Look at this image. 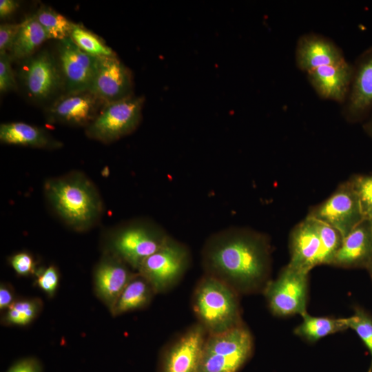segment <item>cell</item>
Returning <instances> with one entry per match:
<instances>
[{
    "mask_svg": "<svg viewBox=\"0 0 372 372\" xmlns=\"http://www.w3.org/2000/svg\"><path fill=\"white\" fill-rule=\"evenodd\" d=\"M369 268L371 273L372 275V264L369 267Z\"/></svg>",
    "mask_w": 372,
    "mask_h": 372,
    "instance_id": "cell-39",
    "label": "cell"
},
{
    "mask_svg": "<svg viewBox=\"0 0 372 372\" xmlns=\"http://www.w3.org/2000/svg\"><path fill=\"white\" fill-rule=\"evenodd\" d=\"M106 103L90 90L65 92L50 105L47 118L51 123L87 127Z\"/></svg>",
    "mask_w": 372,
    "mask_h": 372,
    "instance_id": "cell-12",
    "label": "cell"
},
{
    "mask_svg": "<svg viewBox=\"0 0 372 372\" xmlns=\"http://www.w3.org/2000/svg\"><path fill=\"white\" fill-rule=\"evenodd\" d=\"M43 192L53 212L74 231L91 229L102 217L103 203L99 192L81 172L73 171L48 179Z\"/></svg>",
    "mask_w": 372,
    "mask_h": 372,
    "instance_id": "cell-2",
    "label": "cell"
},
{
    "mask_svg": "<svg viewBox=\"0 0 372 372\" xmlns=\"http://www.w3.org/2000/svg\"><path fill=\"white\" fill-rule=\"evenodd\" d=\"M370 221H371V224H372V220H371Z\"/></svg>",
    "mask_w": 372,
    "mask_h": 372,
    "instance_id": "cell-41",
    "label": "cell"
},
{
    "mask_svg": "<svg viewBox=\"0 0 372 372\" xmlns=\"http://www.w3.org/2000/svg\"><path fill=\"white\" fill-rule=\"evenodd\" d=\"M131 70L116 56H99L90 90L106 103L118 101L133 94Z\"/></svg>",
    "mask_w": 372,
    "mask_h": 372,
    "instance_id": "cell-13",
    "label": "cell"
},
{
    "mask_svg": "<svg viewBox=\"0 0 372 372\" xmlns=\"http://www.w3.org/2000/svg\"><path fill=\"white\" fill-rule=\"evenodd\" d=\"M131 268L115 256L106 253L94 273L96 296L112 311L121 293L134 276Z\"/></svg>",
    "mask_w": 372,
    "mask_h": 372,
    "instance_id": "cell-15",
    "label": "cell"
},
{
    "mask_svg": "<svg viewBox=\"0 0 372 372\" xmlns=\"http://www.w3.org/2000/svg\"><path fill=\"white\" fill-rule=\"evenodd\" d=\"M8 52L0 53V91L8 92L17 89V85Z\"/></svg>",
    "mask_w": 372,
    "mask_h": 372,
    "instance_id": "cell-32",
    "label": "cell"
},
{
    "mask_svg": "<svg viewBox=\"0 0 372 372\" xmlns=\"http://www.w3.org/2000/svg\"><path fill=\"white\" fill-rule=\"evenodd\" d=\"M368 372H372V368H370V369L368 371Z\"/></svg>",
    "mask_w": 372,
    "mask_h": 372,
    "instance_id": "cell-40",
    "label": "cell"
},
{
    "mask_svg": "<svg viewBox=\"0 0 372 372\" xmlns=\"http://www.w3.org/2000/svg\"><path fill=\"white\" fill-rule=\"evenodd\" d=\"M169 236L163 227L151 219H132L109 231L105 252L137 272L143 262L158 250Z\"/></svg>",
    "mask_w": 372,
    "mask_h": 372,
    "instance_id": "cell-3",
    "label": "cell"
},
{
    "mask_svg": "<svg viewBox=\"0 0 372 372\" xmlns=\"http://www.w3.org/2000/svg\"><path fill=\"white\" fill-rule=\"evenodd\" d=\"M345 61L341 49L322 35L309 33L302 35L297 41L296 65L305 72L320 66L336 65Z\"/></svg>",
    "mask_w": 372,
    "mask_h": 372,
    "instance_id": "cell-17",
    "label": "cell"
},
{
    "mask_svg": "<svg viewBox=\"0 0 372 372\" xmlns=\"http://www.w3.org/2000/svg\"><path fill=\"white\" fill-rule=\"evenodd\" d=\"M308 216L333 227L343 238L365 220L358 197L349 180L340 185L330 197L314 207Z\"/></svg>",
    "mask_w": 372,
    "mask_h": 372,
    "instance_id": "cell-9",
    "label": "cell"
},
{
    "mask_svg": "<svg viewBox=\"0 0 372 372\" xmlns=\"http://www.w3.org/2000/svg\"><path fill=\"white\" fill-rule=\"evenodd\" d=\"M70 37L83 51L92 56L99 57L116 54L99 36L79 24H76Z\"/></svg>",
    "mask_w": 372,
    "mask_h": 372,
    "instance_id": "cell-27",
    "label": "cell"
},
{
    "mask_svg": "<svg viewBox=\"0 0 372 372\" xmlns=\"http://www.w3.org/2000/svg\"><path fill=\"white\" fill-rule=\"evenodd\" d=\"M206 330L200 324L188 329L165 356L162 372H198Z\"/></svg>",
    "mask_w": 372,
    "mask_h": 372,
    "instance_id": "cell-16",
    "label": "cell"
},
{
    "mask_svg": "<svg viewBox=\"0 0 372 372\" xmlns=\"http://www.w3.org/2000/svg\"><path fill=\"white\" fill-rule=\"evenodd\" d=\"M301 316L302 321L294 329V333L309 342H316L329 335L348 329L344 318L316 317L308 314L307 312Z\"/></svg>",
    "mask_w": 372,
    "mask_h": 372,
    "instance_id": "cell-24",
    "label": "cell"
},
{
    "mask_svg": "<svg viewBox=\"0 0 372 372\" xmlns=\"http://www.w3.org/2000/svg\"><path fill=\"white\" fill-rule=\"evenodd\" d=\"M353 72V65L346 60L339 64L318 67L307 74L318 96L344 103L349 92Z\"/></svg>",
    "mask_w": 372,
    "mask_h": 372,
    "instance_id": "cell-18",
    "label": "cell"
},
{
    "mask_svg": "<svg viewBox=\"0 0 372 372\" xmlns=\"http://www.w3.org/2000/svg\"><path fill=\"white\" fill-rule=\"evenodd\" d=\"M201 258L207 275L236 291L257 289L264 284L269 271L266 238L240 227H228L211 235L203 247Z\"/></svg>",
    "mask_w": 372,
    "mask_h": 372,
    "instance_id": "cell-1",
    "label": "cell"
},
{
    "mask_svg": "<svg viewBox=\"0 0 372 372\" xmlns=\"http://www.w3.org/2000/svg\"><path fill=\"white\" fill-rule=\"evenodd\" d=\"M252 347L251 335L242 324L222 333L209 334L198 372H236L250 356Z\"/></svg>",
    "mask_w": 372,
    "mask_h": 372,
    "instance_id": "cell-5",
    "label": "cell"
},
{
    "mask_svg": "<svg viewBox=\"0 0 372 372\" xmlns=\"http://www.w3.org/2000/svg\"><path fill=\"white\" fill-rule=\"evenodd\" d=\"M41 308L39 299H24L14 301L7 309L4 321L12 325L25 326L30 323Z\"/></svg>",
    "mask_w": 372,
    "mask_h": 372,
    "instance_id": "cell-28",
    "label": "cell"
},
{
    "mask_svg": "<svg viewBox=\"0 0 372 372\" xmlns=\"http://www.w3.org/2000/svg\"><path fill=\"white\" fill-rule=\"evenodd\" d=\"M194 309L209 334L219 333L241 324L236 291L223 281L205 275L194 295Z\"/></svg>",
    "mask_w": 372,
    "mask_h": 372,
    "instance_id": "cell-4",
    "label": "cell"
},
{
    "mask_svg": "<svg viewBox=\"0 0 372 372\" xmlns=\"http://www.w3.org/2000/svg\"><path fill=\"white\" fill-rule=\"evenodd\" d=\"M343 114L350 121H359L372 111V46L357 59Z\"/></svg>",
    "mask_w": 372,
    "mask_h": 372,
    "instance_id": "cell-14",
    "label": "cell"
},
{
    "mask_svg": "<svg viewBox=\"0 0 372 372\" xmlns=\"http://www.w3.org/2000/svg\"><path fill=\"white\" fill-rule=\"evenodd\" d=\"M154 293L150 284L136 272L121 293L111 312L118 316L145 307Z\"/></svg>",
    "mask_w": 372,
    "mask_h": 372,
    "instance_id": "cell-23",
    "label": "cell"
},
{
    "mask_svg": "<svg viewBox=\"0 0 372 372\" xmlns=\"http://www.w3.org/2000/svg\"><path fill=\"white\" fill-rule=\"evenodd\" d=\"M359 199L365 220H372V176H355L349 180Z\"/></svg>",
    "mask_w": 372,
    "mask_h": 372,
    "instance_id": "cell-29",
    "label": "cell"
},
{
    "mask_svg": "<svg viewBox=\"0 0 372 372\" xmlns=\"http://www.w3.org/2000/svg\"><path fill=\"white\" fill-rule=\"evenodd\" d=\"M6 372H42V367L37 359L28 358L15 362Z\"/></svg>",
    "mask_w": 372,
    "mask_h": 372,
    "instance_id": "cell-35",
    "label": "cell"
},
{
    "mask_svg": "<svg viewBox=\"0 0 372 372\" xmlns=\"http://www.w3.org/2000/svg\"><path fill=\"white\" fill-rule=\"evenodd\" d=\"M48 39L46 32L34 15L30 16L21 23L18 34L8 53L12 61H22L34 54L37 49Z\"/></svg>",
    "mask_w": 372,
    "mask_h": 372,
    "instance_id": "cell-22",
    "label": "cell"
},
{
    "mask_svg": "<svg viewBox=\"0 0 372 372\" xmlns=\"http://www.w3.org/2000/svg\"><path fill=\"white\" fill-rule=\"evenodd\" d=\"M320 247L313 219L307 216L292 230L289 266L307 272L316 266Z\"/></svg>",
    "mask_w": 372,
    "mask_h": 372,
    "instance_id": "cell-20",
    "label": "cell"
},
{
    "mask_svg": "<svg viewBox=\"0 0 372 372\" xmlns=\"http://www.w3.org/2000/svg\"><path fill=\"white\" fill-rule=\"evenodd\" d=\"M19 3L14 0H1L0 1V17L6 18L17 9Z\"/></svg>",
    "mask_w": 372,
    "mask_h": 372,
    "instance_id": "cell-37",
    "label": "cell"
},
{
    "mask_svg": "<svg viewBox=\"0 0 372 372\" xmlns=\"http://www.w3.org/2000/svg\"><path fill=\"white\" fill-rule=\"evenodd\" d=\"M20 77L28 97L47 101L63 88L54 56L43 50L20 61Z\"/></svg>",
    "mask_w": 372,
    "mask_h": 372,
    "instance_id": "cell-10",
    "label": "cell"
},
{
    "mask_svg": "<svg viewBox=\"0 0 372 372\" xmlns=\"http://www.w3.org/2000/svg\"><path fill=\"white\" fill-rule=\"evenodd\" d=\"M10 265L20 276L35 275L38 269L33 256L28 252L21 251L14 254L10 259Z\"/></svg>",
    "mask_w": 372,
    "mask_h": 372,
    "instance_id": "cell-33",
    "label": "cell"
},
{
    "mask_svg": "<svg viewBox=\"0 0 372 372\" xmlns=\"http://www.w3.org/2000/svg\"><path fill=\"white\" fill-rule=\"evenodd\" d=\"M49 39L61 41L70 37L76 23L48 7H41L33 14Z\"/></svg>",
    "mask_w": 372,
    "mask_h": 372,
    "instance_id": "cell-25",
    "label": "cell"
},
{
    "mask_svg": "<svg viewBox=\"0 0 372 372\" xmlns=\"http://www.w3.org/2000/svg\"><path fill=\"white\" fill-rule=\"evenodd\" d=\"M0 141L5 144L40 149H56L62 145L45 130L23 122L1 124Z\"/></svg>",
    "mask_w": 372,
    "mask_h": 372,
    "instance_id": "cell-21",
    "label": "cell"
},
{
    "mask_svg": "<svg viewBox=\"0 0 372 372\" xmlns=\"http://www.w3.org/2000/svg\"><path fill=\"white\" fill-rule=\"evenodd\" d=\"M35 276L36 285L49 296H53L59 282V273L57 268L49 265L37 269Z\"/></svg>",
    "mask_w": 372,
    "mask_h": 372,
    "instance_id": "cell-31",
    "label": "cell"
},
{
    "mask_svg": "<svg viewBox=\"0 0 372 372\" xmlns=\"http://www.w3.org/2000/svg\"><path fill=\"white\" fill-rule=\"evenodd\" d=\"M365 130L372 136V116L364 125Z\"/></svg>",
    "mask_w": 372,
    "mask_h": 372,
    "instance_id": "cell-38",
    "label": "cell"
},
{
    "mask_svg": "<svg viewBox=\"0 0 372 372\" xmlns=\"http://www.w3.org/2000/svg\"><path fill=\"white\" fill-rule=\"evenodd\" d=\"M344 320L348 329H352L361 338L372 357V317L358 309L353 315L344 318Z\"/></svg>",
    "mask_w": 372,
    "mask_h": 372,
    "instance_id": "cell-30",
    "label": "cell"
},
{
    "mask_svg": "<svg viewBox=\"0 0 372 372\" xmlns=\"http://www.w3.org/2000/svg\"><path fill=\"white\" fill-rule=\"evenodd\" d=\"M372 264V224L364 220L345 238L331 265L342 267H369Z\"/></svg>",
    "mask_w": 372,
    "mask_h": 372,
    "instance_id": "cell-19",
    "label": "cell"
},
{
    "mask_svg": "<svg viewBox=\"0 0 372 372\" xmlns=\"http://www.w3.org/2000/svg\"><path fill=\"white\" fill-rule=\"evenodd\" d=\"M308 275L287 265L275 280L267 283L265 296L273 314L302 316L307 312Z\"/></svg>",
    "mask_w": 372,
    "mask_h": 372,
    "instance_id": "cell-8",
    "label": "cell"
},
{
    "mask_svg": "<svg viewBox=\"0 0 372 372\" xmlns=\"http://www.w3.org/2000/svg\"><path fill=\"white\" fill-rule=\"evenodd\" d=\"M58 41L54 56L65 92L90 90L97 57L83 51L70 37Z\"/></svg>",
    "mask_w": 372,
    "mask_h": 372,
    "instance_id": "cell-11",
    "label": "cell"
},
{
    "mask_svg": "<svg viewBox=\"0 0 372 372\" xmlns=\"http://www.w3.org/2000/svg\"><path fill=\"white\" fill-rule=\"evenodd\" d=\"M14 302L12 289L4 284L0 287V309H8Z\"/></svg>",
    "mask_w": 372,
    "mask_h": 372,
    "instance_id": "cell-36",
    "label": "cell"
},
{
    "mask_svg": "<svg viewBox=\"0 0 372 372\" xmlns=\"http://www.w3.org/2000/svg\"><path fill=\"white\" fill-rule=\"evenodd\" d=\"M190 260L187 247L169 236L158 250L143 262L137 272L147 280L154 293L163 292L180 280Z\"/></svg>",
    "mask_w": 372,
    "mask_h": 372,
    "instance_id": "cell-7",
    "label": "cell"
},
{
    "mask_svg": "<svg viewBox=\"0 0 372 372\" xmlns=\"http://www.w3.org/2000/svg\"><path fill=\"white\" fill-rule=\"evenodd\" d=\"M20 23H3L0 25V53L8 52L18 34Z\"/></svg>",
    "mask_w": 372,
    "mask_h": 372,
    "instance_id": "cell-34",
    "label": "cell"
},
{
    "mask_svg": "<svg viewBox=\"0 0 372 372\" xmlns=\"http://www.w3.org/2000/svg\"><path fill=\"white\" fill-rule=\"evenodd\" d=\"M145 99L134 94L107 103L85 127L90 138L110 143L132 133L139 125Z\"/></svg>",
    "mask_w": 372,
    "mask_h": 372,
    "instance_id": "cell-6",
    "label": "cell"
},
{
    "mask_svg": "<svg viewBox=\"0 0 372 372\" xmlns=\"http://www.w3.org/2000/svg\"><path fill=\"white\" fill-rule=\"evenodd\" d=\"M313 219L320 242L316 265L322 264L331 265L336 253L342 245L343 238L340 232L333 227L320 220Z\"/></svg>",
    "mask_w": 372,
    "mask_h": 372,
    "instance_id": "cell-26",
    "label": "cell"
}]
</instances>
